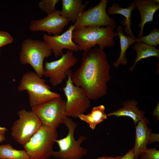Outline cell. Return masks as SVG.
Masks as SVG:
<instances>
[{
	"label": "cell",
	"mask_w": 159,
	"mask_h": 159,
	"mask_svg": "<svg viewBox=\"0 0 159 159\" xmlns=\"http://www.w3.org/2000/svg\"><path fill=\"white\" fill-rule=\"evenodd\" d=\"M52 52L44 41L27 38L21 43L19 60L22 64H30L38 76L42 78L44 59L50 57Z\"/></svg>",
	"instance_id": "277c9868"
},
{
	"label": "cell",
	"mask_w": 159,
	"mask_h": 159,
	"mask_svg": "<svg viewBox=\"0 0 159 159\" xmlns=\"http://www.w3.org/2000/svg\"><path fill=\"white\" fill-rule=\"evenodd\" d=\"M66 101L60 96L48 102L32 107L42 125L56 129L67 117Z\"/></svg>",
	"instance_id": "52a82bcc"
},
{
	"label": "cell",
	"mask_w": 159,
	"mask_h": 159,
	"mask_svg": "<svg viewBox=\"0 0 159 159\" xmlns=\"http://www.w3.org/2000/svg\"><path fill=\"white\" fill-rule=\"evenodd\" d=\"M105 107L102 105L94 107L91 112L87 115H80L78 117L87 123L92 130H95L97 125L106 119L107 116L105 112Z\"/></svg>",
	"instance_id": "ffe728a7"
},
{
	"label": "cell",
	"mask_w": 159,
	"mask_h": 159,
	"mask_svg": "<svg viewBox=\"0 0 159 159\" xmlns=\"http://www.w3.org/2000/svg\"><path fill=\"white\" fill-rule=\"evenodd\" d=\"M78 59L73 52L68 50L59 59L45 62L43 76L48 78L53 86L61 84L67 76L70 68L77 62Z\"/></svg>",
	"instance_id": "8fae6325"
},
{
	"label": "cell",
	"mask_w": 159,
	"mask_h": 159,
	"mask_svg": "<svg viewBox=\"0 0 159 159\" xmlns=\"http://www.w3.org/2000/svg\"><path fill=\"white\" fill-rule=\"evenodd\" d=\"M64 124L68 129V133L65 138L55 140L59 150L54 151L52 157L57 159H80L86 155L88 152L87 149L81 146L86 137L81 135L77 140H75L74 133L77 124L70 118L67 117Z\"/></svg>",
	"instance_id": "8992f818"
},
{
	"label": "cell",
	"mask_w": 159,
	"mask_h": 159,
	"mask_svg": "<svg viewBox=\"0 0 159 159\" xmlns=\"http://www.w3.org/2000/svg\"><path fill=\"white\" fill-rule=\"evenodd\" d=\"M117 36L120 39V52L118 59L112 64L116 68H118L120 64L125 65L127 64L128 61L126 56V52L130 46L136 42V39L135 37L125 35L124 34L123 29L120 26L117 27Z\"/></svg>",
	"instance_id": "d6986e66"
},
{
	"label": "cell",
	"mask_w": 159,
	"mask_h": 159,
	"mask_svg": "<svg viewBox=\"0 0 159 159\" xmlns=\"http://www.w3.org/2000/svg\"><path fill=\"white\" fill-rule=\"evenodd\" d=\"M153 115L155 117L157 116V119L156 121H157L159 118V102L158 103L156 107L153 111L152 113Z\"/></svg>",
	"instance_id": "f1b7e54d"
},
{
	"label": "cell",
	"mask_w": 159,
	"mask_h": 159,
	"mask_svg": "<svg viewBox=\"0 0 159 159\" xmlns=\"http://www.w3.org/2000/svg\"><path fill=\"white\" fill-rule=\"evenodd\" d=\"M57 136L56 129L42 125L23 147L31 159H45L52 157Z\"/></svg>",
	"instance_id": "5b68a950"
},
{
	"label": "cell",
	"mask_w": 159,
	"mask_h": 159,
	"mask_svg": "<svg viewBox=\"0 0 159 159\" xmlns=\"http://www.w3.org/2000/svg\"><path fill=\"white\" fill-rule=\"evenodd\" d=\"M138 102L135 99L129 100L123 102L122 107L108 113V116L114 115L117 117L127 116L131 118L135 125L144 116L145 112L137 107Z\"/></svg>",
	"instance_id": "2e32d148"
},
{
	"label": "cell",
	"mask_w": 159,
	"mask_h": 159,
	"mask_svg": "<svg viewBox=\"0 0 159 159\" xmlns=\"http://www.w3.org/2000/svg\"><path fill=\"white\" fill-rule=\"evenodd\" d=\"M140 159H159V151L155 148H147L142 153Z\"/></svg>",
	"instance_id": "d4e9b609"
},
{
	"label": "cell",
	"mask_w": 159,
	"mask_h": 159,
	"mask_svg": "<svg viewBox=\"0 0 159 159\" xmlns=\"http://www.w3.org/2000/svg\"><path fill=\"white\" fill-rule=\"evenodd\" d=\"M0 54H1V50L0 49Z\"/></svg>",
	"instance_id": "1f68e13d"
},
{
	"label": "cell",
	"mask_w": 159,
	"mask_h": 159,
	"mask_svg": "<svg viewBox=\"0 0 159 159\" xmlns=\"http://www.w3.org/2000/svg\"><path fill=\"white\" fill-rule=\"evenodd\" d=\"M120 159H134L133 149L129 150L123 156H121Z\"/></svg>",
	"instance_id": "83f0119b"
},
{
	"label": "cell",
	"mask_w": 159,
	"mask_h": 159,
	"mask_svg": "<svg viewBox=\"0 0 159 159\" xmlns=\"http://www.w3.org/2000/svg\"><path fill=\"white\" fill-rule=\"evenodd\" d=\"M72 74L71 70L68 73L66 84L63 90L67 98L65 107L67 117L77 118L90 108V100L80 87L72 83Z\"/></svg>",
	"instance_id": "9c48e42d"
},
{
	"label": "cell",
	"mask_w": 159,
	"mask_h": 159,
	"mask_svg": "<svg viewBox=\"0 0 159 159\" xmlns=\"http://www.w3.org/2000/svg\"><path fill=\"white\" fill-rule=\"evenodd\" d=\"M62 2L60 15L74 24L88 4L87 1L83 4L81 0H62Z\"/></svg>",
	"instance_id": "e0dca14e"
},
{
	"label": "cell",
	"mask_w": 159,
	"mask_h": 159,
	"mask_svg": "<svg viewBox=\"0 0 159 159\" xmlns=\"http://www.w3.org/2000/svg\"><path fill=\"white\" fill-rule=\"evenodd\" d=\"M132 49L137 54L133 65L129 68L130 72H132L138 62L141 60L151 57H159V49L142 42H136Z\"/></svg>",
	"instance_id": "44dd1931"
},
{
	"label": "cell",
	"mask_w": 159,
	"mask_h": 159,
	"mask_svg": "<svg viewBox=\"0 0 159 159\" xmlns=\"http://www.w3.org/2000/svg\"><path fill=\"white\" fill-rule=\"evenodd\" d=\"M7 131V129L5 127L0 126V143L5 140V134Z\"/></svg>",
	"instance_id": "4316f807"
},
{
	"label": "cell",
	"mask_w": 159,
	"mask_h": 159,
	"mask_svg": "<svg viewBox=\"0 0 159 159\" xmlns=\"http://www.w3.org/2000/svg\"><path fill=\"white\" fill-rule=\"evenodd\" d=\"M19 91L26 90L32 107L48 102L60 95L52 91L45 80L35 73L28 72L22 76L17 88Z\"/></svg>",
	"instance_id": "3957f363"
},
{
	"label": "cell",
	"mask_w": 159,
	"mask_h": 159,
	"mask_svg": "<svg viewBox=\"0 0 159 159\" xmlns=\"http://www.w3.org/2000/svg\"><path fill=\"white\" fill-rule=\"evenodd\" d=\"M148 119L144 116L135 125V144L133 148L134 159H138L141 154L147 148L152 133L148 125Z\"/></svg>",
	"instance_id": "5bb4252c"
},
{
	"label": "cell",
	"mask_w": 159,
	"mask_h": 159,
	"mask_svg": "<svg viewBox=\"0 0 159 159\" xmlns=\"http://www.w3.org/2000/svg\"><path fill=\"white\" fill-rule=\"evenodd\" d=\"M19 118L13 123L11 134L14 140L23 146L39 130L42 123L35 113L25 109L17 113Z\"/></svg>",
	"instance_id": "ba28073f"
},
{
	"label": "cell",
	"mask_w": 159,
	"mask_h": 159,
	"mask_svg": "<svg viewBox=\"0 0 159 159\" xmlns=\"http://www.w3.org/2000/svg\"><path fill=\"white\" fill-rule=\"evenodd\" d=\"M131 5L127 8H122L117 3H114L107 10L108 15L120 14L123 16L125 19L122 20L121 23L125 26L124 32L127 36L134 37L132 33L131 26L132 24L131 17L132 11L136 8L134 1L131 2Z\"/></svg>",
	"instance_id": "ac0fdd59"
},
{
	"label": "cell",
	"mask_w": 159,
	"mask_h": 159,
	"mask_svg": "<svg viewBox=\"0 0 159 159\" xmlns=\"http://www.w3.org/2000/svg\"><path fill=\"white\" fill-rule=\"evenodd\" d=\"M13 41V37L9 33L0 30V49L3 46L11 44Z\"/></svg>",
	"instance_id": "484cf974"
},
{
	"label": "cell",
	"mask_w": 159,
	"mask_h": 159,
	"mask_svg": "<svg viewBox=\"0 0 159 159\" xmlns=\"http://www.w3.org/2000/svg\"><path fill=\"white\" fill-rule=\"evenodd\" d=\"M0 159H3V158H0Z\"/></svg>",
	"instance_id": "d6a6232c"
},
{
	"label": "cell",
	"mask_w": 159,
	"mask_h": 159,
	"mask_svg": "<svg viewBox=\"0 0 159 159\" xmlns=\"http://www.w3.org/2000/svg\"><path fill=\"white\" fill-rule=\"evenodd\" d=\"M45 159H53V158H51V157H50V158H49Z\"/></svg>",
	"instance_id": "4dcf8cb0"
},
{
	"label": "cell",
	"mask_w": 159,
	"mask_h": 159,
	"mask_svg": "<svg viewBox=\"0 0 159 159\" xmlns=\"http://www.w3.org/2000/svg\"><path fill=\"white\" fill-rule=\"evenodd\" d=\"M134 2L140 12L141 17V22L139 25L140 30L138 37V38H139L143 36V29L145 24L147 22L153 21L154 14L159 9V1L135 0Z\"/></svg>",
	"instance_id": "9a60e30c"
},
{
	"label": "cell",
	"mask_w": 159,
	"mask_h": 159,
	"mask_svg": "<svg viewBox=\"0 0 159 159\" xmlns=\"http://www.w3.org/2000/svg\"><path fill=\"white\" fill-rule=\"evenodd\" d=\"M108 0H101L94 7L84 10L73 25V31L88 26L99 27L116 26V23L106 10Z\"/></svg>",
	"instance_id": "30bf717a"
},
{
	"label": "cell",
	"mask_w": 159,
	"mask_h": 159,
	"mask_svg": "<svg viewBox=\"0 0 159 159\" xmlns=\"http://www.w3.org/2000/svg\"><path fill=\"white\" fill-rule=\"evenodd\" d=\"M70 21L60 15V10H56L44 18L32 21L29 28L32 32L43 31L49 35L51 34L54 36L58 35L60 34Z\"/></svg>",
	"instance_id": "7c38bea8"
},
{
	"label": "cell",
	"mask_w": 159,
	"mask_h": 159,
	"mask_svg": "<svg viewBox=\"0 0 159 159\" xmlns=\"http://www.w3.org/2000/svg\"><path fill=\"white\" fill-rule=\"evenodd\" d=\"M59 1V0H42L39 3V6L42 11L49 15L56 10V6Z\"/></svg>",
	"instance_id": "cb8c5ba5"
},
{
	"label": "cell",
	"mask_w": 159,
	"mask_h": 159,
	"mask_svg": "<svg viewBox=\"0 0 159 159\" xmlns=\"http://www.w3.org/2000/svg\"><path fill=\"white\" fill-rule=\"evenodd\" d=\"M116 26L99 27L88 26L73 31V42L77 44L79 50L86 51L95 47L103 50L106 47H112L115 45L114 38L117 36L114 30Z\"/></svg>",
	"instance_id": "7a4b0ae2"
},
{
	"label": "cell",
	"mask_w": 159,
	"mask_h": 159,
	"mask_svg": "<svg viewBox=\"0 0 159 159\" xmlns=\"http://www.w3.org/2000/svg\"><path fill=\"white\" fill-rule=\"evenodd\" d=\"M136 42L143 43L155 47L159 44V30L154 28L148 35L136 38Z\"/></svg>",
	"instance_id": "603a6c76"
},
{
	"label": "cell",
	"mask_w": 159,
	"mask_h": 159,
	"mask_svg": "<svg viewBox=\"0 0 159 159\" xmlns=\"http://www.w3.org/2000/svg\"><path fill=\"white\" fill-rule=\"evenodd\" d=\"M121 157V156H118L116 157L103 156L98 157L96 159H120Z\"/></svg>",
	"instance_id": "f546056e"
},
{
	"label": "cell",
	"mask_w": 159,
	"mask_h": 159,
	"mask_svg": "<svg viewBox=\"0 0 159 159\" xmlns=\"http://www.w3.org/2000/svg\"><path fill=\"white\" fill-rule=\"evenodd\" d=\"M74 26L71 25L62 34L51 36L44 34L42 37L44 41L52 49L56 57L61 56L64 54L63 50L67 49L72 52L79 50L78 45L72 40Z\"/></svg>",
	"instance_id": "4fadbf2b"
},
{
	"label": "cell",
	"mask_w": 159,
	"mask_h": 159,
	"mask_svg": "<svg viewBox=\"0 0 159 159\" xmlns=\"http://www.w3.org/2000/svg\"><path fill=\"white\" fill-rule=\"evenodd\" d=\"M110 68L103 50L92 48L83 53L80 66L72 73V82L90 100L98 99L107 93Z\"/></svg>",
	"instance_id": "6da1fadb"
},
{
	"label": "cell",
	"mask_w": 159,
	"mask_h": 159,
	"mask_svg": "<svg viewBox=\"0 0 159 159\" xmlns=\"http://www.w3.org/2000/svg\"><path fill=\"white\" fill-rule=\"evenodd\" d=\"M0 158L4 159H31L25 150L15 149L10 144L0 145Z\"/></svg>",
	"instance_id": "7402d4cb"
}]
</instances>
